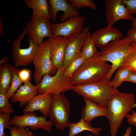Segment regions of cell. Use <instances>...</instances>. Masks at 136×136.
I'll return each instance as SVG.
<instances>
[{"instance_id":"3957f363","label":"cell","mask_w":136,"mask_h":136,"mask_svg":"<svg viewBox=\"0 0 136 136\" xmlns=\"http://www.w3.org/2000/svg\"><path fill=\"white\" fill-rule=\"evenodd\" d=\"M112 65L101 60L96 54L91 58L85 60L70 78L73 85L97 82L105 80Z\"/></svg>"},{"instance_id":"5b68a950","label":"cell","mask_w":136,"mask_h":136,"mask_svg":"<svg viewBox=\"0 0 136 136\" xmlns=\"http://www.w3.org/2000/svg\"><path fill=\"white\" fill-rule=\"evenodd\" d=\"M70 111V103L63 94L53 95L48 117L56 129L62 130L69 127Z\"/></svg>"},{"instance_id":"603a6c76","label":"cell","mask_w":136,"mask_h":136,"mask_svg":"<svg viewBox=\"0 0 136 136\" xmlns=\"http://www.w3.org/2000/svg\"><path fill=\"white\" fill-rule=\"evenodd\" d=\"M96 46L95 42L92 38L89 31L82 47L81 56L85 60L93 57L98 52Z\"/></svg>"},{"instance_id":"1f68e13d","label":"cell","mask_w":136,"mask_h":136,"mask_svg":"<svg viewBox=\"0 0 136 136\" xmlns=\"http://www.w3.org/2000/svg\"><path fill=\"white\" fill-rule=\"evenodd\" d=\"M19 77L23 83L30 82L31 71L27 69L21 70L18 73Z\"/></svg>"},{"instance_id":"7402d4cb","label":"cell","mask_w":136,"mask_h":136,"mask_svg":"<svg viewBox=\"0 0 136 136\" xmlns=\"http://www.w3.org/2000/svg\"><path fill=\"white\" fill-rule=\"evenodd\" d=\"M24 2L32 9V15L50 19L49 4L46 0H25Z\"/></svg>"},{"instance_id":"cb8c5ba5","label":"cell","mask_w":136,"mask_h":136,"mask_svg":"<svg viewBox=\"0 0 136 136\" xmlns=\"http://www.w3.org/2000/svg\"><path fill=\"white\" fill-rule=\"evenodd\" d=\"M20 69L14 65L12 79L10 88L6 94L8 99L12 97L23 83L20 80L18 74Z\"/></svg>"},{"instance_id":"7a4b0ae2","label":"cell","mask_w":136,"mask_h":136,"mask_svg":"<svg viewBox=\"0 0 136 136\" xmlns=\"http://www.w3.org/2000/svg\"><path fill=\"white\" fill-rule=\"evenodd\" d=\"M136 49V44L127 36L123 38L116 40L109 43L105 48L98 51V58L104 61H109L112 64L111 69L105 80L111 81L115 71L120 67L127 56Z\"/></svg>"},{"instance_id":"52a82bcc","label":"cell","mask_w":136,"mask_h":136,"mask_svg":"<svg viewBox=\"0 0 136 136\" xmlns=\"http://www.w3.org/2000/svg\"><path fill=\"white\" fill-rule=\"evenodd\" d=\"M50 48L48 40L46 39L39 47L33 59L32 62L35 69L33 77L36 84L40 82L45 75L51 76L55 74L57 71L54 68L52 64Z\"/></svg>"},{"instance_id":"4fadbf2b","label":"cell","mask_w":136,"mask_h":136,"mask_svg":"<svg viewBox=\"0 0 136 136\" xmlns=\"http://www.w3.org/2000/svg\"><path fill=\"white\" fill-rule=\"evenodd\" d=\"M84 17L78 16L72 18L62 22L52 23L53 36H61L67 38L72 35L82 31Z\"/></svg>"},{"instance_id":"4dcf8cb0","label":"cell","mask_w":136,"mask_h":136,"mask_svg":"<svg viewBox=\"0 0 136 136\" xmlns=\"http://www.w3.org/2000/svg\"><path fill=\"white\" fill-rule=\"evenodd\" d=\"M9 130L10 136H35L32 133L24 128L13 126Z\"/></svg>"},{"instance_id":"9c48e42d","label":"cell","mask_w":136,"mask_h":136,"mask_svg":"<svg viewBox=\"0 0 136 136\" xmlns=\"http://www.w3.org/2000/svg\"><path fill=\"white\" fill-rule=\"evenodd\" d=\"M25 35V33L23 32L12 43L13 61L16 67L25 66L30 64L40 47L28 38V47L25 48H21V42Z\"/></svg>"},{"instance_id":"e575fe53","label":"cell","mask_w":136,"mask_h":136,"mask_svg":"<svg viewBox=\"0 0 136 136\" xmlns=\"http://www.w3.org/2000/svg\"><path fill=\"white\" fill-rule=\"evenodd\" d=\"M127 35L131 39L133 42L136 44V29L133 27L130 28L128 31Z\"/></svg>"},{"instance_id":"6da1fadb","label":"cell","mask_w":136,"mask_h":136,"mask_svg":"<svg viewBox=\"0 0 136 136\" xmlns=\"http://www.w3.org/2000/svg\"><path fill=\"white\" fill-rule=\"evenodd\" d=\"M135 101L133 93H124L119 91L112 95L107 106V118L111 136L116 135L123 120L133 108Z\"/></svg>"},{"instance_id":"ab89813d","label":"cell","mask_w":136,"mask_h":136,"mask_svg":"<svg viewBox=\"0 0 136 136\" xmlns=\"http://www.w3.org/2000/svg\"><path fill=\"white\" fill-rule=\"evenodd\" d=\"M132 21V27L136 29V18L134 17Z\"/></svg>"},{"instance_id":"44dd1931","label":"cell","mask_w":136,"mask_h":136,"mask_svg":"<svg viewBox=\"0 0 136 136\" xmlns=\"http://www.w3.org/2000/svg\"><path fill=\"white\" fill-rule=\"evenodd\" d=\"M14 65L5 63L0 66V91L7 93L10 87Z\"/></svg>"},{"instance_id":"8d00e7d4","label":"cell","mask_w":136,"mask_h":136,"mask_svg":"<svg viewBox=\"0 0 136 136\" xmlns=\"http://www.w3.org/2000/svg\"><path fill=\"white\" fill-rule=\"evenodd\" d=\"M9 58L7 57H2L0 60V65L6 63L9 60Z\"/></svg>"},{"instance_id":"74e56055","label":"cell","mask_w":136,"mask_h":136,"mask_svg":"<svg viewBox=\"0 0 136 136\" xmlns=\"http://www.w3.org/2000/svg\"><path fill=\"white\" fill-rule=\"evenodd\" d=\"M2 20L1 16L0 17V36L3 35L4 33L3 29V25L2 22Z\"/></svg>"},{"instance_id":"83f0119b","label":"cell","mask_w":136,"mask_h":136,"mask_svg":"<svg viewBox=\"0 0 136 136\" xmlns=\"http://www.w3.org/2000/svg\"><path fill=\"white\" fill-rule=\"evenodd\" d=\"M121 67H124L136 73V49L127 56Z\"/></svg>"},{"instance_id":"5bb4252c","label":"cell","mask_w":136,"mask_h":136,"mask_svg":"<svg viewBox=\"0 0 136 136\" xmlns=\"http://www.w3.org/2000/svg\"><path fill=\"white\" fill-rule=\"evenodd\" d=\"M49 10L50 19L53 21L57 19V14L59 11L63 13L60 17V22L65 21L72 18L79 16L80 12L66 0H49Z\"/></svg>"},{"instance_id":"b9f144b4","label":"cell","mask_w":136,"mask_h":136,"mask_svg":"<svg viewBox=\"0 0 136 136\" xmlns=\"http://www.w3.org/2000/svg\"><path fill=\"white\" fill-rule=\"evenodd\" d=\"M91 134H90L89 135V136H91Z\"/></svg>"},{"instance_id":"2e32d148","label":"cell","mask_w":136,"mask_h":136,"mask_svg":"<svg viewBox=\"0 0 136 136\" xmlns=\"http://www.w3.org/2000/svg\"><path fill=\"white\" fill-rule=\"evenodd\" d=\"M96 46L101 49L106 47L111 42L122 38V32L113 26L106 27L98 29L91 34Z\"/></svg>"},{"instance_id":"4316f807","label":"cell","mask_w":136,"mask_h":136,"mask_svg":"<svg viewBox=\"0 0 136 136\" xmlns=\"http://www.w3.org/2000/svg\"><path fill=\"white\" fill-rule=\"evenodd\" d=\"M9 101L6 93L0 91V112L12 113L15 110Z\"/></svg>"},{"instance_id":"d590c367","label":"cell","mask_w":136,"mask_h":136,"mask_svg":"<svg viewBox=\"0 0 136 136\" xmlns=\"http://www.w3.org/2000/svg\"><path fill=\"white\" fill-rule=\"evenodd\" d=\"M125 81L130 82L136 84V73L131 72Z\"/></svg>"},{"instance_id":"8992f818","label":"cell","mask_w":136,"mask_h":136,"mask_svg":"<svg viewBox=\"0 0 136 136\" xmlns=\"http://www.w3.org/2000/svg\"><path fill=\"white\" fill-rule=\"evenodd\" d=\"M50 19L42 17L32 15L30 20L23 28V32L28 38L39 46L44 42V39L53 36Z\"/></svg>"},{"instance_id":"ac0fdd59","label":"cell","mask_w":136,"mask_h":136,"mask_svg":"<svg viewBox=\"0 0 136 136\" xmlns=\"http://www.w3.org/2000/svg\"><path fill=\"white\" fill-rule=\"evenodd\" d=\"M39 89V83L34 85L30 82H25L23 85L20 86L11 98V102L12 103L18 102L19 107H25L38 94Z\"/></svg>"},{"instance_id":"ffe728a7","label":"cell","mask_w":136,"mask_h":136,"mask_svg":"<svg viewBox=\"0 0 136 136\" xmlns=\"http://www.w3.org/2000/svg\"><path fill=\"white\" fill-rule=\"evenodd\" d=\"M68 127L69 131L68 136H74L85 131H89L95 135H100V132L102 129L101 127H92L91 123L86 122L82 116L79 122L75 123H70Z\"/></svg>"},{"instance_id":"f546056e","label":"cell","mask_w":136,"mask_h":136,"mask_svg":"<svg viewBox=\"0 0 136 136\" xmlns=\"http://www.w3.org/2000/svg\"><path fill=\"white\" fill-rule=\"evenodd\" d=\"M10 114L0 112V136H5V129L12 127L10 124Z\"/></svg>"},{"instance_id":"d4e9b609","label":"cell","mask_w":136,"mask_h":136,"mask_svg":"<svg viewBox=\"0 0 136 136\" xmlns=\"http://www.w3.org/2000/svg\"><path fill=\"white\" fill-rule=\"evenodd\" d=\"M131 71L124 67H120L117 70L113 80L112 81L113 86L116 89L120 87L123 82L131 73Z\"/></svg>"},{"instance_id":"836d02e7","label":"cell","mask_w":136,"mask_h":136,"mask_svg":"<svg viewBox=\"0 0 136 136\" xmlns=\"http://www.w3.org/2000/svg\"><path fill=\"white\" fill-rule=\"evenodd\" d=\"M128 123L136 126V111H133L132 114H128L126 117Z\"/></svg>"},{"instance_id":"7c38bea8","label":"cell","mask_w":136,"mask_h":136,"mask_svg":"<svg viewBox=\"0 0 136 136\" xmlns=\"http://www.w3.org/2000/svg\"><path fill=\"white\" fill-rule=\"evenodd\" d=\"M105 3L107 26H113L116 22L120 20L132 21L134 18L121 0H107Z\"/></svg>"},{"instance_id":"ba28073f","label":"cell","mask_w":136,"mask_h":136,"mask_svg":"<svg viewBox=\"0 0 136 136\" xmlns=\"http://www.w3.org/2000/svg\"><path fill=\"white\" fill-rule=\"evenodd\" d=\"M63 71L61 68L57 70L53 76L48 74L45 75L39 83L38 94L47 93L56 95L71 90L72 85L70 79L64 77Z\"/></svg>"},{"instance_id":"d6986e66","label":"cell","mask_w":136,"mask_h":136,"mask_svg":"<svg viewBox=\"0 0 136 136\" xmlns=\"http://www.w3.org/2000/svg\"><path fill=\"white\" fill-rule=\"evenodd\" d=\"M85 105L82 110L81 116L86 122H91L95 118L100 116L108 117L106 106L98 105L90 99L83 97Z\"/></svg>"},{"instance_id":"e0dca14e","label":"cell","mask_w":136,"mask_h":136,"mask_svg":"<svg viewBox=\"0 0 136 136\" xmlns=\"http://www.w3.org/2000/svg\"><path fill=\"white\" fill-rule=\"evenodd\" d=\"M53 95L44 93L35 96L22 109L23 113L39 111L43 116L48 117Z\"/></svg>"},{"instance_id":"277c9868","label":"cell","mask_w":136,"mask_h":136,"mask_svg":"<svg viewBox=\"0 0 136 136\" xmlns=\"http://www.w3.org/2000/svg\"><path fill=\"white\" fill-rule=\"evenodd\" d=\"M71 90L83 97L89 98L97 104L107 107L112 95L119 91L114 88L111 81L105 80L73 85Z\"/></svg>"},{"instance_id":"f1b7e54d","label":"cell","mask_w":136,"mask_h":136,"mask_svg":"<svg viewBox=\"0 0 136 136\" xmlns=\"http://www.w3.org/2000/svg\"><path fill=\"white\" fill-rule=\"evenodd\" d=\"M69 2L77 9L87 7L94 10L97 9V6L93 0H69Z\"/></svg>"},{"instance_id":"f35d334b","label":"cell","mask_w":136,"mask_h":136,"mask_svg":"<svg viewBox=\"0 0 136 136\" xmlns=\"http://www.w3.org/2000/svg\"><path fill=\"white\" fill-rule=\"evenodd\" d=\"M131 130V127H128L126 129L125 133L123 136H130Z\"/></svg>"},{"instance_id":"60d3db41","label":"cell","mask_w":136,"mask_h":136,"mask_svg":"<svg viewBox=\"0 0 136 136\" xmlns=\"http://www.w3.org/2000/svg\"><path fill=\"white\" fill-rule=\"evenodd\" d=\"M136 107V103H135L133 106V108H134Z\"/></svg>"},{"instance_id":"30bf717a","label":"cell","mask_w":136,"mask_h":136,"mask_svg":"<svg viewBox=\"0 0 136 136\" xmlns=\"http://www.w3.org/2000/svg\"><path fill=\"white\" fill-rule=\"evenodd\" d=\"M47 117L44 116H38L35 112H29L21 116L15 115L10 120L11 125L18 127L25 128L29 127L32 130L42 129L50 132L53 125L50 120H47Z\"/></svg>"},{"instance_id":"484cf974","label":"cell","mask_w":136,"mask_h":136,"mask_svg":"<svg viewBox=\"0 0 136 136\" xmlns=\"http://www.w3.org/2000/svg\"><path fill=\"white\" fill-rule=\"evenodd\" d=\"M85 60L81 56L74 60L67 68L63 72L64 77L70 79L84 61Z\"/></svg>"},{"instance_id":"d6a6232c","label":"cell","mask_w":136,"mask_h":136,"mask_svg":"<svg viewBox=\"0 0 136 136\" xmlns=\"http://www.w3.org/2000/svg\"><path fill=\"white\" fill-rule=\"evenodd\" d=\"M130 13L136 14V0H121Z\"/></svg>"},{"instance_id":"8fae6325","label":"cell","mask_w":136,"mask_h":136,"mask_svg":"<svg viewBox=\"0 0 136 136\" xmlns=\"http://www.w3.org/2000/svg\"><path fill=\"white\" fill-rule=\"evenodd\" d=\"M89 29V27H85L81 32L67 38L62 67L63 71L74 60L81 56L82 47Z\"/></svg>"},{"instance_id":"9a60e30c","label":"cell","mask_w":136,"mask_h":136,"mask_svg":"<svg viewBox=\"0 0 136 136\" xmlns=\"http://www.w3.org/2000/svg\"><path fill=\"white\" fill-rule=\"evenodd\" d=\"M67 38L61 36L49 38L51 59L54 68L56 69L62 67Z\"/></svg>"}]
</instances>
